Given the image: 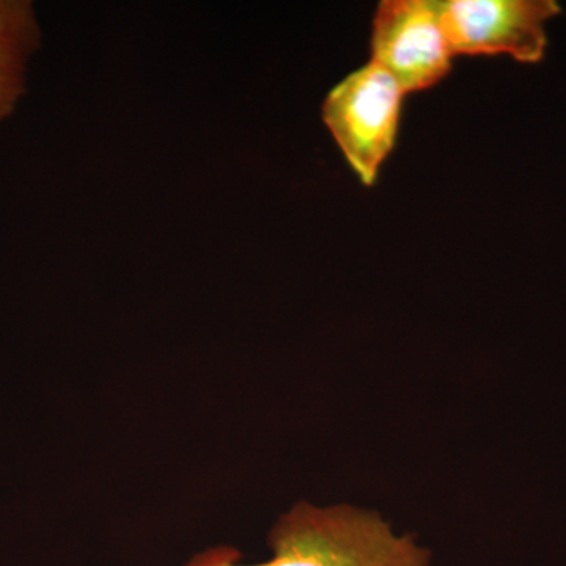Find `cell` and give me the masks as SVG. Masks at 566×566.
<instances>
[{
	"instance_id": "cell-5",
	"label": "cell",
	"mask_w": 566,
	"mask_h": 566,
	"mask_svg": "<svg viewBox=\"0 0 566 566\" xmlns=\"http://www.w3.org/2000/svg\"><path fill=\"white\" fill-rule=\"evenodd\" d=\"M40 46L35 10L28 0H0V122L25 92L29 59Z\"/></svg>"
},
{
	"instance_id": "cell-2",
	"label": "cell",
	"mask_w": 566,
	"mask_h": 566,
	"mask_svg": "<svg viewBox=\"0 0 566 566\" xmlns=\"http://www.w3.org/2000/svg\"><path fill=\"white\" fill-rule=\"evenodd\" d=\"M405 96L397 81L371 62L326 96L323 120L365 186L374 185L394 150Z\"/></svg>"
},
{
	"instance_id": "cell-4",
	"label": "cell",
	"mask_w": 566,
	"mask_h": 566,
	"mask_svg": "<svg viewBox=\"0 0 566 566\" xmlns=\"http://www.w3.org/2000/svg\"><path fill=\"white\" fill-rule=\"evenodd\" d=\"M449 41L436 0H385L371 29V63L408 95L439 84L452 70Z\"/></svg>"
},
{
	"instance_id": "cell-3",
	"label": "cell",
	"mask_w": 566,
	"mask_h": 566,
	"mask_svg": "<svg viewBox=\"0 0 566 566\" xmlns=\"http://www.w3.org/2000/svg\"><path fill=\"white\" fill-rule=\"evenodd\" d=\"M453 55H510L543 61L546 24L560 13L554 0H436Z\"/></svg>"
},
{
	"instance_id": "cell-1",
	"label": "cell",
	"mask_w": 566,
	"mask_h": 566,
	"mask_svg": "<svg viewBox=\"0 0 566 566\" xmlns=\"http://www.w3.org/2000/svg\"><path fill=\"white\" fill-rule=\"evenodd\" d=\"M273 557L240 564L237 551L211 549L185 566H431V553L415 536L395 532L371 510L300 502L271 531Z\"/></svg>"
}]
</instances>
